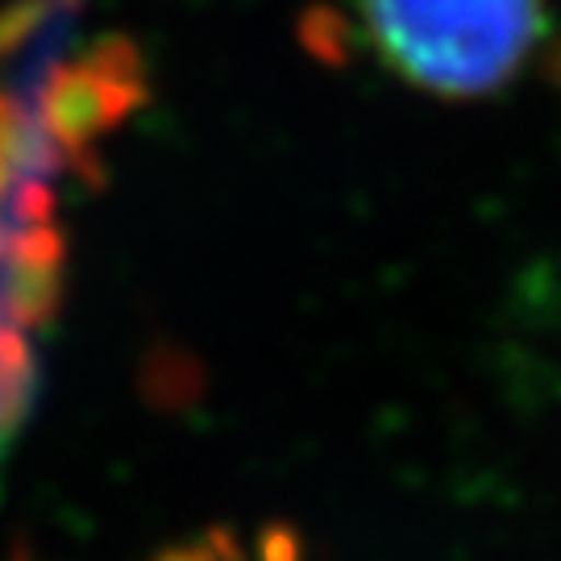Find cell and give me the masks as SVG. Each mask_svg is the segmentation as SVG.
Here are the masks:
<instances>
[{
	"label": "cell",
	"mask_w": 561,
	"mask_h": 561,
	"mask_svg": "<svg viewBox=\"0 0 561 561\" xmlns=\"http://www.w3.org/2000/svg\"><path fill=\"white\" fill-rule=\"evenodd\" d=\"M387 71L442 101L495 96L545 38V0H362Z\"/></svg>",
	"instance_id": "6da1fadb"
},
{
	"label": "cell",
	"mask_w": 561,
	"mask_h": 561,
	"mask_svg": "<svg viewBox=\"0 0 561 561\" xmlns=\"http://www.w3.org/2000/svg\"><path fill=\"white\" fill-rule=\"evenodd\" d=\"M18 101L30 108L38 129L62 154V171L92 187L104 183L96 141L121 129L138 108L150 104V71L138 42L104 34L88 42L76 59H55L38 80L25 83Z\"/></svg>",
	"instance_id": "7a4b0ae2"
},
{
	"label": "cell",
	"mask_w": 561,
	"mask_h": 561,
	"mask_svg": "<svg viewBox=\"0 0 561 561\" xmlns=\"http://www.w3.org/2000/svg\"><path fill=\"white\" fill-rule=\"evenodd\" d=\"M42 370L25 329L0 317V445L13 442L38 403Z\"/></svg>",
	"instance_id": "3957f363"
},
{
	"label": "cell",
	"mask_w": 561,
	"mask_h": 561,
	"mask_svg": "<svg viewBox=\"0 0 561 561\" xmlns=\"http://www.w3.org/2000/svg\"><path fill=\"white\" fill-rule=\"evenodd\" d=\"M62 271H25L0 262V317L18 329H46L62 308Z\"/></svg>",
	"instance_id": "277c9868"
},
{
	"label": "cell",
	"mask_w": 561,
	"mask_h": 561,
	"mask_svg": "<svg viewBox=\"0 0 561 561\" xmlns=\"http://www.w3.org/2000/svg\"><path fill=\"white\" fill-rule=\"evenodd\" d=\"M0 262L25 271H67V233L55 221L13 225L0 233Z\"/></svg>",
	"instance_id": "5b68a950"
},
{
	"label": "cell",
	"mask_w": 561,
	"mask_h": 561,
	"mask_svg": "<svg viewBox=\"0 0 561 561\" xmlns=\"http://www.w3.org/2000/svg\"><path fill=\"white\" fill-rule=\"evenodd\" d=\"M55 187L42 175H18L4 192V213L13 225H46L55 221Z\"/></svg>",
	"instance_id": "8992f818"
},
{
	"label": "cell",
	"mask_w": 561,
	"mask_h": 561,
	"mask_svg": "<svg viewBox=\"0 0 561 561\" xmlns=\"http://www.w3.org/2000/svg\"><path fill=\"white\" fill-rule=\"evenodd\" d=\"M304 42H308V50H312L317 59L345 62V55H350V25L341 18H333V13L317 9L312 18L304 21Z\"/></svg>",
	"instance_id": "52a82bcc"
},
{
	"label": "cell",
	"mask_w": 561,
	"mask_h": 561,
	"mask_svg": "<svg viewBox=\"0 0 561 561\" xmlns=\"http://www.w3.org/2000/svg\"><path fill=\"white\" fill-rule=\"evenodd\" d=\"M187 382L201 387V370L183 375V354H154L150 358V396H159L162 387H171L167 403H183L187 400Z\"/></svg>",
	"instance_id": "ba28073f"
},
{
	"label": "cell",
	"mask_w": 561,
	"mask_h": 561,
	"mask_svg": "<svg viewBox=\"0 0 561 561\" xmlns=\"http://www.w3.org/2000/svg\"><path fill=\"white\" fill-rule=\"evenodd\" d=\"M304 541L291 524H266L259 537V561H300Z\"/></svg>",
	"instance_id": "9c48e42d"
},
{
	"label": "cell",
	"mask_w": 561,
	"mask_h": 561,
	"mask_svg": "<svg viewBox=\"0 0 561 561\" xmlns=\"http://www.w3.org/2000/svg\"><path fill=\"white\" fill-rule=\"evenodd\" d=\"M154 561H221V558H217V549H213V545H208V537H204V541L171 545V549H162Z\"/></svg>",
	"instance_id": "30bf717a"
},
{
	"label": "cell",
	"mask_w": 561,
	"mask_h": 561,
	"mask_svg": "<svg viewBox=\"0 0 561 561\" xmlns=\"http://www.w3.org/2000/svg\"><path fill=\"white\" fill-rule=\"evenodd\" d=\"M9 561H34V553H30V545H13V553H9Z\"/></svg>",
	"instance_id": "8fae6325"
}]
</instances>
